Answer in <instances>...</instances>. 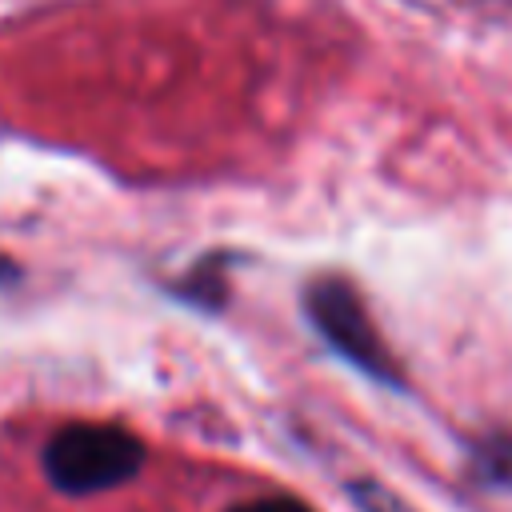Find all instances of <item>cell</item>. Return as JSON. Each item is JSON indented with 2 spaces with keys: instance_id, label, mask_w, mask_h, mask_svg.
I'll use <instances>...</instances> for the list:
<instances>
[{
  "instance_id": "7a4b0ae2",
  "label": "cell",
  "mask_w": 512,
  "mask_h": 512,
  "mask_svg": "<svg viewBox=\"0 0 512 512\" xmlns=\"http://www.w3.org/2000/svg\"><path fill=\"white\" fill-rule=\"evenodd\" d=\"M304 308H308V320L316 324V332L340 352L348 356L356 368H364L368 376L376 380H392L396 384V372H392V360H388V348L384 340L376 336L360 296L352 284L344 280H312L308 292H304Z\"/></svg>"
},
{
  "instance_id": "277c9868",
  "label": "cell",
  "mask_w": 512,
  "mask_h": 512,
  "mask_svg": "<svg viewBox=\"0 0 512 512\" xmlns=\"http://www.w3.org/2000/svg\"><path fill=\"white\" fill-rule=\"evenodd\" d=\"M8 280H16V264L8 256H0V284H8Z\"/></svg>"
},
{
  "instance_id": "6da1fadb",
  "label": "cell",
  "mask_w": 512,
  "mask_h": 512,
  "mask_svg": "<svg viewBox=\"0 0 512 512\" xmlns=\"http://www.w3.org/2000/svg\"><path fill=\"white\" fill-rule=\"evenodd\" d=\"M144 448L132 432L112 424H68L44 448L48 480L68 496H92L136 476Z\"/></svg>"
},
{
  "instance_id": "3957f363",
  "label": "cell",
  "mask_w": 512,
  "mask_h": 512,
  "mask_svg": "<svg viewBox=\"0 0 512 512\" xmlns=\"http://www.w3.org/2000/svg\"><path fill=\"white\" fill-rule=\"evenodd\" d=\"M236 512H308L300 500H288V496H276V500H256V504H244Z\"/></svg>"
}]
</instances>
